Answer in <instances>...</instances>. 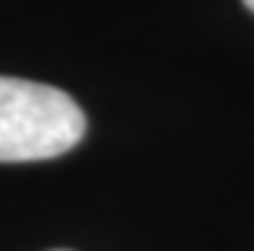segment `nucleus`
Masks as SVG:
<instances>
[{"mask_svg":"<svg viewBox=\"0 0 254 251\" xmlns=\"http://www.w3.org/2000/svg\"><path fill=\"white\" fill-rule=\"evenodd\" d=\"M82 106L46 82L0 76V164L52 161L85 136Z\"/></svg>","mask_w":254,"mask_h":251,"instance_id":"nucleus-1","label":"nucleus"},{"mask_svg":"<svg viewBox=\"0 0 254 251\" xmlns=\"http://www.w3.org/2000/svg\"><path fill=\"white\" fill-rule=\"evenodd\" d=\"M245 6H248V9H251V12H254V0H245Z\"/></svg>","mask_w":254,"mask_h":251,"instance_id":"nucleus-2","label":"nucleus"},{"mask_svg":"<svg viewBox=\"0 0 254 251\" xmlns=\"http://www.w3.org/2000/svg\"><path fill=\"white\" fill-rule=\"evenodd\" d=\"M55 251H64V248H55Z\"/></svg>","mask_w":254,"mask_h":251,"instance_id":"nucleus-3","label":"nucleus"}]
</instances>
